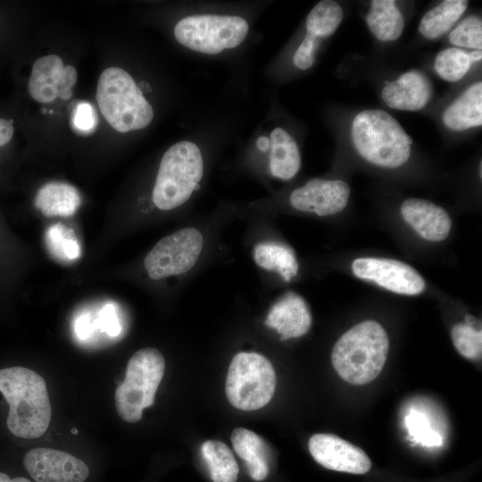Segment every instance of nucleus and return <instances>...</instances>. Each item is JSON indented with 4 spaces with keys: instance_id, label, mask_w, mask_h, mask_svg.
I'll use <instances>...</instances> for the list:
<instances>
[{
    "instance_id": "obj_32",
    "label": "nucleus",
    "mask_w": 482,
    "mask_h": 482,
    "mask_svg": "<svg viewBox=\"0 0 482 482\" xmlns=\"http://www.w3.org/2000/svg\"><path fill=\"white\" fill-rule=\"evenodd\" d=\"M71 126L81 135L93 133L97 127V114L93 105L87 102L79 103L72 112Z\"/></svg>"
},
{
    "instance_id": "obj_10",
    "label": "nucleus",
    "mask_w": 482,
    "mask_h": 482,
    "mask_svg": "<svg viewBox=\"0 0 482 482\" xmlns=\"http://www.w3.org/2000/svg\"><path fill=\"white\" fill-rule=\"evenodd\" d=\"M352 271L355 277L396 294L416 295L426 287L424 278L414 268L394 259L357 258L352 263Z\"/></svg>"
},
{
    "instance_id": "obj_26",
    "label": "nucleus",
    "mask_w": 482,
    "mask_h": 482,
    "mask_svg": "<svg viewBox=\"0 0 482 482\" xmlns=\"http://www.w3.org/2000/svg\"><path fill=\"white\" fill-rule=\"evenodd\" d=\"M344 12L336 1L322 0L309 12L306 18V32L315 37L332 35L343 21Z\"/></svg>"
},
{
    "instance_id": "obj_12",
    "label": "nucleus",
    "mask_w": 482,
    "mask_h": 482,
    "mask_svg": "<svg viewBox=\"0 0 482 482\" xmlns=\"http://www.w3.org/2000/svg\"><path fill=\"white\" fill-rule=\"evenodd\" d=\"M23 465L36 482H84L89 476V469L83 461L52 448L28 451Z\"/></svg>"
},
{
    "instance_id": "obj_15",
    "label": "nucleus",
    "mask_w": 482,
    "mask_h": 482,
    "mask_svg": "<svg viewBox=\"0 0 482 482\" xmlns=\"http://www.w3.org/2000/svg\"><path fill=\"white\" fill-rule=\"evenodd\" d=\"M431 95L428 79L416 70L403 73L395 80L386 81L381 91L382 100L389 108L411 112L424 108Z\"/></svg>"
},
{
    "instance_id": "obj_27",
    "label": "nucleus",
    "mask_w": 482,
    "mask_h": 482,
    "mask_svg": "<svg viewBox=\"0 0 482 482\" xmlns=\"http://www.w3.org/2000/svg\"><path fill=\"white\" fill-rule=\"evenodd\" d=\"M473 62L470 53L458 47H448L437 54L434 67L440 78L456 82L468 73Z\"/></svg>"
},
{
    "instance_id": "obj_5",
    "label": "nucleus",
    "mask_w": 482,
    "mask_h": 482,
    "mask_svg": "<svg viewBox=\"0 0 482 482\" xmlns=\"http://www.w3.org/2000/svg\"><path fill=\"white\" fill-rule=\"evenodd\" d=\"M204 175V160L197 145L180 141L162 157L153 189V202L162 211L185 204Z\"/></svg>"
},
{
    "instance_id": "obj_30",
    "label": "nucleus",
    "mask_w": 482,
    "mask_h": 482,
    "mask_svg": "<svg viewBox=\"0 0 482 482\" xmlns=\"http://www.w3.org/2000/svg\"><path fill=\"white\" fill-rule=\"evenodd\" d=\"M449 42L456 46L482 49V21L478 16L462 20L449 34Z\"/></svg>"
},
{
    "instance_id": "obj_14",
    "label": "nucleus",
    "mask_w": 482,
    "mask_h": 482,
    "mask_svg": "<svg viewBox=\"0 0 482 482\" xmlns=\"http://www.w3.org/2000/svg\"><path fill=\"white\" fill-rule=\"evenodd\" d=\"M349 196L350 187L344 180L312 179L295 189L289 201L298 211L324 217L343 211Z\"/></svg>"
},
{
    "instance_id": "obj_9",
    "label": "nucleus",
    "mask_w": 482,
    "mask_h": 482,
    "mask_svg": "<svg viewBox=\"0 0 482 482\" xmlns=\"http://www.w3.org/2000/svg\"><path fill=\"white\" fill-rule=\"evenodd\" d=\"M204 236L194 227L180 229L156 243L144 260L150 278L158 280L189 271L204 248Z\"/></svg>"
},
{
    "instance_id": "obj_38",
    "label": "nucleus",
    "mask_w": 482,
    "mask_h": 482,
    "mask_svg": "<svg viewBox=\"0 0 482 482\" xmlns=\"http://www.w3.org/2000/svg\"><path fill=\"white\" fill-rule=\"evenodd\" d=\"M0 482H31V481L22 477L11 478L7 474L4 472H0Z\"/></svg>"
},
{
    "instance_id": "obj_3",
    "label": "nucleus",
    "mask_w": 482,
    "mask_h": 482,
    "mask_svg": "<svg viewBox=\"0 0 482 482\" xmlns=\"http://www.w3.org/2000/svg\"><path fill=\"white\" fill-rule=\"evenodd\" d=\"M353 145L367 162L395 169L406 163L412 139L388 112L379 109L360 112L351 126Z\"/></svg>"
},
{
    "instance_id": "obj_33",
    "label": "nucleus",
    "mask_w": 482,
    "mask_h": 482,
    "mask_svg": "<svg viewBox=\"0 0 482 482\" xmlns=\"http://www.w3.org/2000/svg\"><path fill=\"white\" fill-rule=\"evenodd\" d=\"M319 43L318 37L306 32L303 41L294 54L293 62L295 66L300 70L311 68L315 61Z\"/></svg>"
},
{
    "instance_id": "obj_17",
    "label": "nucleus",
    "mask_w": 482,
    "mask_h": 482,
    "mask_svg": "<svg viewBox=\"0 0 482 482\" xmlns=\"http://www.w3.org/2000/svg\"><path fill=\"white\" fill-rule=\"evenodd\" d=\"M312 322V314L305 301L294 292L287 293L275 303L264 321L267 327L280 335L282 341L305 335Z\"/></svg>"
},
{
    "instance_id": "obj_34",
    "label": "nucleus",
    "mask_w": 482,
    "mask_h": 482,
    "mask_svg": "<svg viewBox=\"0 0 482 482\" xmlns=\"http://www.w3.org/2000/svg\"><path fill=\"white\" fill-rule=\"evenodd\" d=\"M100 324L102 329L111 336H117L120 333V327L112 304L107 303L103 308L100 312Z\"/></svg>"
},
{
    "instance_id": "obj_28",
    "label": "nucleus",
    "mask_w": 482,
    "mask_h": 482,
    "mask_svg": "<svg viewBox=\"0 0 482 482\" xmlns=\"http://www.w3.org/2000/svg\"><path fill=\"white\" fill-rule=\"evenodd\" d=\"M49 251L62 261H73L80 256V246L73 231L61 223L52 225L46 233Z\"/></svg>"
},
{
    "instance_id": "obj_41",
    "label": "nucleus",
    "mask_w": 482,
    "mask_h": 482,
    "mask_svg": "<svg viewBox=\"0 0 482 482\" xmlns=\"http://www.w3.org/2000/svg\"><path fill=\"white\" fill-rule=\"evenodd\" d=\"M71 432H72L73 434H78V429H77V428H72V429H71Z\"/></svg>"
},
{
    "instance_id": "obj_11",
    "label": "nucleus",
    "mask_w": 482,
    "mask_h": 482,
    "mask_svg": "<svg viewBox=\"0 0 482 482\" xmlns=\"http://www.w3.org/2000/svg\"><path fill=\"white\" fill-rule=\"evenodd\" d=\"M77 78V71L72 65L64 66L56 54L45 55L37 59L32 66L29 93L35 101L43 104L51 103L57 97L68 100L72 96Z\"/></svg>"
},
{
    "instance_id": "obj_39",
    "label": "nucleus",
    "mask_w": 482,
    "mask_h": 482,
    "mask_svg": "<svg viewBox=\"0 0 482 482\" xmlns=\"http://www.w3.org/2000/svg\"><path fill=\"white\" fill-rule=\"evenodd\" d=\"M470 56H471V59H472V61L474 62H478V61H480L481 58H482V52L478 51V50H474V51L470 52Z\"/></svg>"
},
{
    "instance_id": "obj_19",
    "label": "nucleus",
    "mask_w": 482,
    "mask_h": 482,
    "mask_svg": "<svg viewBox=\"0 0 482 482\" xmlns=\"http://www.w3.org/2000/svg\"><path fill=\"white\" fill-rule=\"evenodd\" d=\"M236 453L245 461L250 478L262 481L269 475L267 446L262 437L245 428H235L230 436Z\"/></svg>"
},
{
    "instance_id": "obj_35",
    "label": "nucleus",
    "mask_w": 482,
    "mask_h": 482,
    "mask_svg": "<svg viewBox=\"0 0 482 482\" xmlns=\"http://www.w3.org/2000/svg\"><path fill=\"white\" fill-rule=\"evenodd\" d=\"M13 131L14 129L12 122L0 118V147L11 141Z\"/></svg>"
},
{
    "instance_id": "obj_22",
    "label": "nucleus",
    "mask_w": 482,
    "mask_h": 482,
    "mask_svg": "<svg viewBox=\"0 0 482 482\" xmlns=\"http://www.w3.org/2000/svg\"><path fill=\"white\" fill-rule=\"evenodd\" d=\"M366 23L372 35L383 42L398 39L404 28L403 13L393 0H373Z\"/></svg>"
},
{
    "instance_id": "obj_37",
    "label": "nucleus",
    "mask_w": 482,
    "mask_h": 482,
    "mask_svg": "<svg viewBox=\"0 0 482 482\" xmlns=\"http://www.w3.org/2000/svg\"><path fill=\"white\" fill-rule=\"evenodd\" d=\"M256 145L260 151L267 152L270 145V139L265 136L260 137L256 141Z\"/></svg>"
},
{
    "instance_id": "obj_6",
    "label": "nucleus",
    "mask_w": 482,
    "mask_h": 482,
    "mask_svg": "<svg viewBox=\"0 0 482 482\" xmlns=\"http://www.w3.org/2000/svg\"><path fill=\"white\" fill-rule=\"evenodd\" d=\"M164 370V358L155 348L140 349L130 357L124 381L114 395L116 411L123 420L139 421L143 410L154 404Z\"/></svg>"
},
{
    "instance_id": "obj_24",
    "label": "nucleus",
    "mask_w": 482,
    "mask_h": 482,
    "mask_svg": "<svg viewBox=\"0 0 482 482\" xmlns=\"http://www.w3.org/2000/svg\"><path fill=\"white\" fill-rule=\"evenodd\" d=\"M468 6L466 0H445L427 12L419 24L420 33L428 39H436L445 34L463 14Z\"/></svg>"
},
{
    "instance_id": "obj_36",
    "label": "nucleus",
    "mask_w": 482,
    "mask_h": 482,
    "mask_svg": "<svg viewBox=\"0 0 482 482\" xmlns=\"http://www.w3.org/2000/svg\"><path fill=\"white\" fill-rule=\"evenodd\" d=\"M76 331L81 338L87 337L91 331V322L88 317H80L77 321Z\"/></svg>"
},
{
    "instance_id": "obj_16",
    "label": "nucleus",
    "mask_w": 482,
    "mask_h": 482,
    "mask_svg": "<svg viewBox=\"0 0 482 482\" xmlns=\"http://www.w3.org/2000/svg\"><path fill=\"white\" fill-rule=\"evenodd\" d=\"M400 212L405 222L426 240L440 242L450 233V216L444 208L432 202L409 198L402 204Z\"/></svg>"
},
{
    "instance_id": "obj_2",
    "label": "nucleus",
    "mask_w": 482,
    "mask_h": 482,
    "mask_svg": "<svg viewBox=\"0 0 482 482\" xmlns=\"http://www.w3.org/2000/svg\"><path fill=\"white\" fill-rule=\"evenodd\" d=\"M389 340L377 321H362L336 342L331 362L337 373L353 385H365L381 372L387 357Z\"/></svg>"
},
{
    "instance_id": "obj_8",
    "label": "nucleus",
    "mask_w": 482,
    "mask_h": 482,
    "mask_svg": "<svg viewBox=\"0 0 482 482\" xmlns=\"http://www.w3.org/2000/svg\"><path fill=\"white\" fill-rule=\"evenodd\" d=\"M248 29L247 21L239 16L200 14L179 21L174 36L179 44L193 51L216 54L240 45Z\"/></svg>"
},
{
    "instance_id": "obj_18",
    "label": "nucleus",
    "mask_w": 482,
    "mask_h": 482,
    "mask_svg": "<svg viewBox=\"0 0 482 482\" xmlns=\"http://www.w3.org/2000/svg\"><path fill=\"white\" fill-rule=\"evenodd\" d=\"M442 120L452 130L462 131L482 124V83L470 86L445 110Z\"/></svg>"
},
{
    "instance_id": "obj_40",
    "label": "nucleus",
    "mask_w": 482,
    "mask_h": 482,
    "mask_svg": "<svg viewBox=\"0 0 482 482\" xmlns=\"http://www.w3.org/2000/svg\"><path fill=\"white\" fill-rule=\"evenodd\" d=\"M476 321H477V320L473 316H471L470 314L465 315V324L466 325L473 327V325H474V323Z\"/></svg>"
},
{
    "instance_id": "obj_31",
    "label": "nucleus",
    "mask_w": 482,
    "mask_h": 482,
    "mask_svg": "<svg viewBox=\"0 0 482 482\" xmlns=\"http://www.w3.org/2000/svg\"><path fill=\"white\" fill-rule=\"evenodd\" d=\"M405 425L411 439L425 446H440L443 444L442 436L434 431L422 412L411 410L405 417Z\"/></svg>"
},
{
    "instance_id": "obj_29",
    "label": "nucleus",
    "mask_w": 482,
    "mask_h": 482,
    "mask_svg": "<svg viewBox=\"0 0 482 482\" xmlns=\"http://www.w3.org/2000/svg\"><path fill=\"white\" fill-rule=\"evenodd\" d=\"M451 337L456 350L465 358L478 360L481 358L482 332L474 327L460 323L453 326Z\"/></svg>"
},
{
    "instance_id": "obj_1",
    "label": "nucleus",
    "mask_w": 482,
    "mask_h": 482,
    "mask_svg": "<svg viewBox=\"0 0 482 482\" xmlns=\"http://www.w3.org/2000/svg\"><path fill=\"white\" fill-rule=\"evenodd\" d=\"M0 393L9 404L7 428L21 438L33 439L47 430L52 407L45 379L24 367L0 370Z\"/></svg>"
},
{
    "instance_id": "obj_23",
    "label": "nucleus",
    "mask_w": 482,
    "mask_h": 482,
    "mask_svg": "<svg viewBox=\"0 0 482 482\" xmlns=\"http://www.w3.org/2000/svg\"><path fill=\"white\" fill-rule=\"evenodd\" d=\"M254 262L266 270L278 272L289 282L296 276L299 265L291 248L273 242H261L253 250Z\"/></svg>"
},
{
    "instance_id": "obj_25",
    "label": "nucleus",
    "mask_w": 482,
    "mask_h": 482,
    "mask_svg": "<svg viewBox=\"0 0 482 482\" xmlns=\"http://www.w3.org/2000/svg\"><path fill=\"white\" fill-rule=\"evenodd\" d=\"M201 453L213 482H237L239 468L231 450L223 442L205 441Z\"/></svg>"
},
{
    "instance_id": "obj_21",
    "label": "nucleus",
    "mask_w": 482,
    "mask_h": 482,
    "mask_svg": "<svg viewBox=\"0 0 482 482\" xmlns=\"http://www.w3.org/2000/svg\"><path fill=\"white\" fill-rule=\"evenodd\" d=\"M270 170L273 177L289 180L301 167V155L295 140L282 128H276L270 137Z\"/></svg>"
},
{
    "instance_id": "obj_4",
    "label": "nucleus",
    "mask_w": 482,
    "mask_h": 482,
    "mask_svg": "<svg viewBox=\"0 0 482 482\" xmlns=\"http://www.w3.org/2000/svg\"><path fill=\"white\" fill-rule=\"evenodd\" d=\"M96 101L106 121L121 133L145 129L154 118L151 104L133 78L118 67L101 73Z\"/></svg>"
},
{
    "instance_id": "obj_20",
    "label": "nucleus",
    "mask_w": 482,
    "mask_h": 482,
    "mask_svg": "<svg viewBox=\"0 0 482 482\" xmlns=\"http://www.w3.org/2000/svg\"><path fill=\"white\" fill-rule=\"evenodd\" d=\"M80 204V194L74 186L57 181L42 186L35 198L36 207L47 217L71 216Z\"/></svg>"
},
{
    "instance_id": "obj_13",
    "label": "nucleus",
    "mask_w": 482,
    "mask_h": 482,
    "mask_svg": "<svg viewBox=\"0 0 482 482\" xmlns=\"http://www.w3.org/2000/svg\"><path fill=\"white\" fill-rule=\"evenodd\" d=\"M312 458L326 469L352 474H365L371 461L360 447L333 434H314L308 442Z\"/></svg>"
},
{
    "instance_id": "obj_7",
    "label": "nucleus",
    "mask_w": 482,
    "mask_h": 482,
    "mask_svg": "<svg viewBox=\"0 0 482 482\" xmlns=\"http://www.w3.org/2000/svg\"><path fill=\"white\" fill-rule=\"evenodd\" d=\"M275 388V370L265 356L240 352L232 358L225 384L232 406L242 411L261 409L270 403Z\"/></svg>"
}]
</instances>
